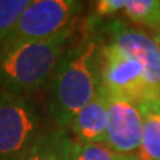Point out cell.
I'll list each match as a JSON object with an SVG mask.
<instances>
[{
	"label": "cell",
	"mask_w": 160,
	"mask_h": 160,
	"mask_svg": "<svg viewBox=\"0 0 160 160\" xmlns=\"http://www.w3.org/2000/svg\"><path fill=\"white\" fill-rule=\"evenodd\" d=\"M108 126V98L100 86L87 106H84L73 118L69 132L75 135V140L80 143H106Z\"/></svg>",
	"instance_id": "obj_8"
},
{
	"label": "cell",
	"mask_w": 160,
	"mask_h": 160,
	"mask_svg": "<svg viewBox=\"0 0 160 160\" xmlns=\"http://www.w3.org/2000/svg\"><path fill=\"white\" fill-rule=\"evenodd\" d=\"M100 86L107 92L131 100L136 106L160 100L146 83L143 64L116 46L100 40Z\"/></svg>",
	"instance_id": "obj_5"
},
{
	"label": "cell",
	"mask_w": 160,
	"mask_h": 160,
	"mask_svg": "<svg viewBox=\"0 0 160 160\" xmlns=\"http://www.w3.org/2000/svg\"><path fill=\"white\" fill-rule=\"evenodd\" d=\"M76 26L56 36L29 42L0 56V89L29 98L49 86Z\"/></svg>",
	"instance_id": "obj_2"
},
{
	"label": "cell",
	"mask_w": 160,
	"mask_h": 160,
	"mask_svg": "<svg viewBox=\"0 0 160 160\" xmlns=\"http://www.w3.org/2000/svg\"><path fill=\"white\" fill-rule=\"evenodd\" d=\"M43 131L39 111L29 98L0 89V160H18Z\"/></svg>",
	"instance_id": "obj_4"
},
{
	"label": "cell",
	"mask_w": 160,
	"mask_h": 160,
	"mask_svg": "<svg viewBox=\"0 0 160 160\" xmlns=\"http://www.w3.org/2000/svg\"><path fill=\"white\" fill-rule=\"evenodd\" d=\"M39 144L42 160H75V139L67 129L44 128Z\"/></svg>",
	"instance_id": "obj_10"
},
{
	"label": "cell",
	"mask_w": 160,
	"mask_h": 160,
	"mask_svg": "<svg viewBox=\"0 0 160 160\" xmlns=\"http://www.w3.org/2000/svg\"><path fill=\"white\" fill-rule=\"evenodd\" d=\"M32 0H0V46L13 31Z\"/></svg>",
	"instance_id": "obj_12"
},
{
	"label": "cell",
	"mask_w": 160,
	"mask_h": 160,
	"mask_svg": "<svg viewBox=\"0 0 160 160\" xmlns=\"http://www.w3.org/2000/svg\"><path fill=\"white\" fill-rule=\"evenodd\" d=\"M106 42L138 59L144 67L146 83L153 98L160 99V51L151 35L123 20H111L103 26Z\"/></svg>",
	"instance_id": "obj_6"
},
{
	"label": "cell",
	"mask_w": 160,
	"mask_h": 160,
	"mask_svg": "<svg viewBox=\"0 0 160 160\" xmlns=\"http://www.w3.org/2000/svg\"><path fill=\"white\" fill-rule=\"evenodd\" d=\"M139 108L143 115V136L138 159L160 160V100H151Z\"/></svg>",
	"instance_id": "obj_9"
},
{
	"label": "cell",
	"mask_w": 160,
	"mask_h": 160,
	"mask_svg": "<svg viewBox=\"0 0 160 160\" xmlns=\"http://www.w3.org/2000/svg\"><path fill=\"white\" fill-rule=\"evenodd\" d=\"M106 91V89H104ZM108 126L106 144L113 151L138 156L143 136V115L131 100L107 92Z\"/></svg>",
	"instance_id": "obj_7"
},
{
	"label": "cell",
	"mask_w": 160,
	"mask_h": 160,
	"mask_svg": "<svg viewBox=\"0 0 160 160\" xmlns=\"http://www.w3.org/2000/svg\"><path fill=\"white\" fill-rule=\"evenodd\" d=\"M75 160H139L113 151L106 143H80L75 140Z\"/></svg>",
	"instance_id": "obj_13"
},
{
	"label": "cell",
	"mask_w": 160,
	"mask_h": 160,
	"mask_svg": "<svg viewBox=\"0 0 160 160\" xmlns=\"http://www.w3.org/2000/svg\"><path fill=\"white\" fill-rule=\"evenodd\" d=\"M18 160H42V152H40V144H39V138L38 140L32 144V147L24 152Z\"/></svg>",
	"instance_id": "obj_15"
},
{
	"label": "cell",
	"mask_w": 160,
	"mask_h": 160,
	"mask_svg": "<svg viewBox=\"0 0 160 160\" xmlns=\"http://www.w3.org/2000/svg\"><path fill=\"white\" fill-rule=\"evenodd\" d=\"M149 35H151V38L153 39V42L156 43V46H158L159 51H160V27L151 29V33H149Z\"/></svg>",
	"instance_id": "obj_16"
},
{
	"label": "cell",
	"mask_w": 160,
	"mask_h": 160,
	"mask_svg": "<svg viewBox=\"0 0 160 160\" xmlns=\"http://www.w3.org/2000/svg\"><path fill=\"white\" fill-rule=\"evenodd\" d=\"M82 11L83 3L78 0H32L0 46V56L22 44L53 38L76 26Z\"/></svg>",
	"instance_id": "obj_3"
},
{
	"label": "cell",
	"mask_w": 160,
	"mask_h": 160,
	"mask_svg": "<svg viewBox=\"0 0 160 160\" xmlns=\"http://www.w3.org/2000/svg\"><path fill=\"white\" fill-rule=\"evenodd\" d=\"M123 15L135 24L148 27H160V0H128Z\"/></svg>",
	"instance_id": "obj_11"
},
{
	"label": "cell",
	"mask_w": 160,
	"mask_h": 160,
	"mask_svg": "<svg viewBox=\"0 0 160 160\" xmlns=\"http://www.w3.org/2000/svg\"><path fill=\"white\" fill-rule=\"evenodd\" d=\"M128 0H100L95 3V18H108L118 12H123Z\"/></svg>",
	"instance_id": "obj_14"
},
{
	"label": "cell",
	"mask_w": 160,
	"mask_h": 160,
	"mask_svg": "<svg viewBox=\"0 0 160 160\" xmlns=\"http://www.w3.org/2000/svg\"><path fill=\"white\" fill-rule=\"evenodd\" d=\"M100 88V39L87 35L64 52L48 89V111L56 127L69 131L73 118Z\"/></svg>",
	"instance_id": "obj_1"
}]
</instances>
